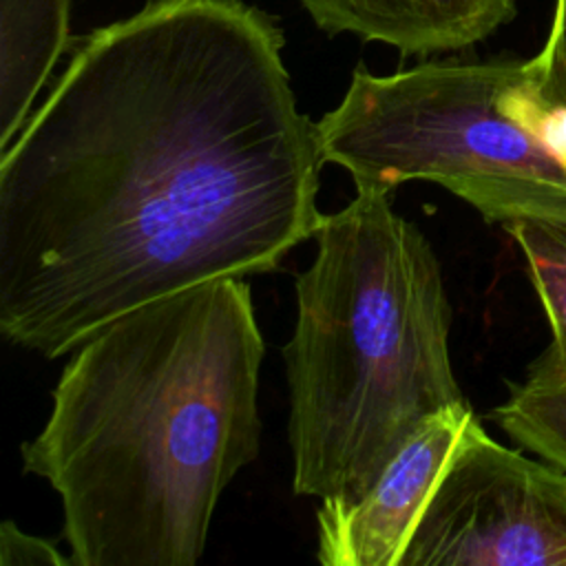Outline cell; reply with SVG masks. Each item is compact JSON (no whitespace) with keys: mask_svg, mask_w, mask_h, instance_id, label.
I'll return each mask as SVG.
<instances>
[{"mask_svg":"<svg viewBox=\"0 0 566 566\" xmlns=\"http://www.w3.org/2000/svg\"><path fill=\"white\" fill-rule=\"evenodd\" d=\"M276 20L150 0L95 29L0 155V334L57 358L108 321L314 237L323 155Z\"/></svg>","mask_w":566,"mask_h":566,"instance_id":"obj_1","label":"cell"},{"mask_svg":"<svg viewBox=\"0 0 566 566\" xmlns=\"http://www.w3.org/2000/svg\"><path fill=\"white\" fill-rule=\"evenodd\" d=\"M265 354L245 279L135 307L64 365L27 473L62 500L75 566H195L214 506L259 453Z\"/></svg>","mask_w":566,"mask_h":566,"instance_id":"obj_2","label":"cell"},{"mask_svg":"<svg viewBox=\"0 0 566 566\" xmlns=\"http://www.w3.org/2000/svg\"><path fill=\"white\" fill-rule=\"evenodd\" d=\"M391 195L356 188L323 214L316 256L294 285L283 360L296 495L363 500L431 416L467 402L440 261Z\"/></svg>","mask_w":566,"mask_h":566,"instance_id":"obj_3","label":"cell"},{"mask_svg":"<svg viewBox=\"0 0 566 566\" xmlns=\"http://www.w3.org/2000/svg\"><path fill=\"white\" fill-rule=\"evenodd\" d=\"M524 60L422 62L391 75L358 66L316 124L325 164L356 188L433 181L486 221L566 223V161L515 108Z\"/></svg>","mask_w":566,"mask_h":566,"instance_id":"obj_4","label":"cell"},{"mask_svg":"<svg viewBox=\"0 0 566 566\" xmlns=\"http://www.w3.org/2000/svg\"><path fill=\"white\" fill-rule=\"evenodd\" d=\"M398 566H566V471L500 444L471 413Z\"/></svg>","mask_w":566,"mask_h":566,"instance_id":"obj_5","label":"cell"},{"mask_svg":"<svg viewBox=\"0 0 566 566\" xmlns=\"http://www.w3.org/2000/svg\"><path fill=\"white\" fill-rule=\"evenodd\" d=\"M471 413L469 402H462L431 416L363 500H323L316 513V559L325 566H398Z\"/></svg>","mask_w":566,"mask_h":566,"instance_id":"obj_6","label":"cell"},{"mask_svg":"<svg viewBox=\"0 0 566 566\" xmlns=\"http://www.w3.org/2000/svg\"><path fill=\"white\" fill-rule=\"evenodd\" d=\"M329 35L354 33L402 55L469 49L517 13V0H298Z\"/></svg>","mask_w":566,"mask_h":566,"instance_id":"obj_7","label":"cell"},{"mask_svg":"<svg viewBox=\"0 0 566 566\" xmlns=\"http://www.w3.org/2000/svg\"><path fill=\"white\" fill-rule=\"evenodd\" d=\"M71 0H0V150L31 117L35 95L69 49Z\"/></svg>","mask_w":566,"mask_h":566,"instance_id":"obj_8","label":"cell"},{"mask_svg":"<svg viewBox=\"0 0 566 566\" xmlns=\"http://www.w3.org/2000/svg\"><path fill=\"white\" fill-rule=\"evenodd\" d=\"M491 418L515 442L566 471V360L548 347Z\"/></svg>","mask_w":566,"mask_h":566,"instance_id":"obj_9","label":"cell"},{"mask_svg":"<svg viewBox=\"0 0 566 566\" xmlns=\"http://www.w3.org/2000/svg\"><path fill=\"white\" fill-rule=\"evenodd\" d=\"M520 245L533 287L553 329L551 349L566 360V223L517 219L504 223Z\"/></svg>","mask_w":566,"mask_h":566,"instance_id":"obj_10","label":"cell"},{"mask_svg":"<svg viewBox=\"0 0 566 566\" xmlns=\"http://www.w3.org/2000/svg\"><path fill=\"white\" fill-rule=\"evenodd\" d=\"M526 71L537 95L551 108L566 111V0H555L548 38L539 53L526 60Z\"/></svg>","mask_w":566,"mask_h":566,"instance_id":"obj_11","label":"cell"},{"mask_svg":"<svg viewBox=\"0 0 566 566\" xmlns=\"http://www.w3.org/2000/svg\"><path fill=\"white\" fill-rule=\"evenodd\" d=\"M0 564L2 566H75L71 555L60 553L53 542L29 535L11 520L0 526Z\"/></svg>","mask_w":566,"mask_h":566,"instance_id":"obj_12","label":"cell"}]
</instances>
